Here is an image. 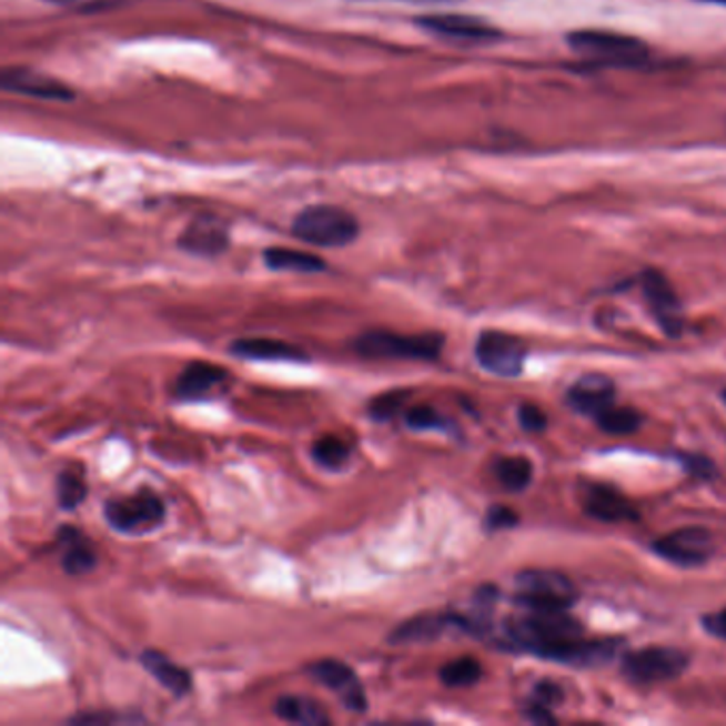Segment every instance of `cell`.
<instances>
[{
    "label": "cell",
    "instance_id": "obj_21",
    "mask_svg": "<svg viewBox=\"0 0 726 726\" xmlns=\"http://www.w3.org/2000/svg\"><path fill=\"white\" fill-rule=\"evenodd\" d=\"M445 626H452L450 614H428L417 616L414 621L401 624L394 633H390V644H415V642H431L442 635Z\"/></svg>",
    "mask_w": 726,
    "mask_h": 726
},
{
    "label": "cell",
    "instance_id": "obj_35",
    "mask_svg": "<svg viewBox=\"0 0 726 726\" xmlns=\"http://www.w3.org/2000/svg\"><path fill=\"white\" fill-rule=\"evenodd\" d=\"M703 626H705V631H709L714 637L726 639V609L718 612V614H712V616H705V618H703Z\"/></svg>",
    "mask_w": 726,
    "mask_h": 726
},
{
    "label": "cell",
    "instance_id": "obj_19",
    "mask_svg": "<svg viewBox=\"0 0 726 726\" xmlns=\"http://www.w3.org/2000/svg\"><path fill=\"white\" fill-rule=\"evenodd\" d=\"M141 665L145 667L148 674L158 679L160 686H164L175 697H183V695L190 693L192 675H190V672L182 669L180 665H175L169 656L160 654L157 649H145L141 654Z\"/></svg>",
    "mask_w": 726,
    "mask_h": 726
},
{
    "label": "cell",
    "instance_id": "obj_7",
    "mask_svg": "<svg viewBox=\"0 0 726 726\" xmlns=\"http://www.w3.org/2000/svg\"><path fill=\"white\" fill-rule=\"evenodd\" d=\"M688 656L675 648H646L626 654L623 672L628 679L639 684L665 682L684 674Z\"/></svg>",
    "mask_w": 726,
    "mask_h": 726
},
{
    "label": "cell",
    "instance_id": "obj_37",
    "mask_svg": "<svg viewBox=\"0 0 726 726\" xmlns=\"http://www.w3.org/2000/svg\"><path fill=\"white\" fill-rule=\"evenodd\" d=\"M705 2H716V4H726V0H705Z\"/></svg>",
    "mask_w": 726,
    "mask_h": 726
},
{
    "label": "cell",
    "instance_id": "obj_4",
    "mask_svg": "<svg viewBox=\"0 0 726 726\" xmlns=\"http://www.w3.org/2000/svg\"><path fill=\"white\" fill-rule=\"evenodd\" d=\"M440 333L399 335L390 331H369L354 341L356 354L364 359H399V361H437L442 354Z\"/></svg>",
    "mask_w": 726,
    "mask_h": 726
},
{
    "label": "cell",
    "instance_id": "obj_22",
    "mask_svg": "<svg viewBox=\"0 0 726 726\" xmlns=\"http://www.w3.org/2000/svg\"><path fill=\"white\" fill-rule=\"evenodd\" d=\"M58 537H60V542L69 545L62 556V569L67 571L69 575H83L97 567L99 561H97L94 549L83 542V537L75 528H62Z\"/></svg>",
    "mask_w": 726,
    "mask_h": 726
},
{
    "label": "cell",
    "instance_id": "obj_24",
    "mask_svg": "<svg viewBox=\"0 0 726 726\" xmlns=\"http://www.w3.org/2000/svg\"><path fill=\"white\" fill-rule=\"evenodd\" d=\"M352 450L350 445L335 435H324L312 445V458L322 468L341 471L350 463Z\"/></svg>",
    "mask_w": 726,
    "mask_h": 726
},
{
    "label": "cell",
    "instance_id": "obj_10",
    "mask_svg": "<svg viewBox=\"0 0 726 726\" xmlns=\"http://www.w3.org/2000/svg\"><path fill=\"white\" fill-rule=\"evenodd\" d=\"M475 359L494 375L516 377L524 366V347L520 339L507 333L486 331L475 343Z\"/></svg>",
    "mask_w": 726,
    "mask_h": 726
},
{
    "label": "cell",
    "instance_id": "obj_3",
    "mask_svg": "<svg viewBox=\"0 0 726 726\" xmlns=\"http://www.w3.org/2000/svg\"><path fill=\"white\" fill-rule=\"evenodd\" d=\"M292 233L296 239L315 245V248H343L350 245L359 233V220L335 205H313L303 209L294 222Z\"/></svg>",
    "mask_w": 726,
    "mask_h": 726
},
{
    "label": "cell",
    "instance_id": "obj_36",
    "mask_svg": "<svg viewBox=\"0 0 726 726\" xmlns=\"http://www.w3.org/2000/svg\"><path fill=\"white\" fill-rule=\"evenodd\" d=\"M412 4H445V2H456V0H403Z\"/></svg>",
    "mask_w": 726,
    "mask_h": 726
},
{
    "label": "cell",
    "instance_id": "obj_30",
    "mask_svg": "<svg viewBox=\"0 0 726 726\" xmlns=\"http://www.w3.org/2000/svg\"><path fill=\"white\" fill-rule=\"evenodd\" d=\"M405 424L414 431H447L450 420L431 405H415L405 414Z\"/></svg>",
    "mask_w": 726,
    "mask_h": 726
},
{
    "label": "cell",
    "instance_id": "obj_13",
    "mask_svg": "<svg viewBox=\"0 0 726 726\" xmlns=\"http://www.w3.org/2000/svg\"><path fill=\"white\" fill-rule=\"evenodd\" d=\"M231 380V373L224 366L213 363H190L175 382V396L182 401H208L224 389Z\"/></svg>",
    "mask_w": 726,
    "mask_h": 726
},
{
    "label": "cell",
    "instance_id": "obj_17",
    "mask_svg": "<svg viewBox=\"0 0 726 726\" xmlns=\"http://www.w3.org/2000/svg\"><path fill=\"white\" fill-rule=\"evenodd\" d=\"M616 389L614 382L605 375H584L569 390V405L579 414H591L597 417L605 407L614 403Z\"/></svg>",
    "mask_w": 726,
    "mask_h": 726
},
{
    "label": "cell",
    "instance_id": "obj_32",
    "mask_svg": "<svg viewBox=\"0 0 726 726\" xmlns=\"http://www.w3.org/2000/svg\"><path fill=\"white\" fill-rule=\"evenodd\" d=\"M679 461H682V465L688 473H693L695 477H700V480H712L716 475V467L712 465V461L705 458V456H699V454H684Z\"/></svg>",
    "mask_w": 726,
    "mask_h": 726
},
{
    "label": "cell",
    "instance_id": "obj_34",
    "mask_svg": "<svg viewBox=\"0 0 726 726\" xmlns=\"http://www.w3.org/2000/svg\"><path fill=\"white\" fill-rule=\"evenodd\" d=\"M561 699H563L561 688L554 686V684H549V682H544V684H540L535 688V703H540L544 707H549V705H554V703H558Z\"/></svg>",
    "mask_w": 726,
    "mask_h": 726
},
{
    "label": "cell",
    "instance_id": "obj_18",
    "mask_svg": "<svg viewBox=\"0 0 726 726\" xmlns=\"http://www.w3.org/2000/svg\"><path fill=\"white\" fill-rule=\"evenodd\" d=\"M231 354L248 361H290V363H305L310 356L285 341L278 339H236L231 343Z\"/></svg>",
    "mask_w": 726,
    "mask_h": 726
},
{
    "label": "cell",
    "instance_id": "obj_23",
    "mask_svg": "<svg viewBox=\"0 0 726 726\" xmlns=\"http://www.w3.org/2000/svg\"><path fill=\"white\" fill-rule=\"evenodd\" d=\"M264 262L273 271H292V273H320L326 269V262L307 252L288 250V248H269L264 250Z\"/></svg>",
    "mask_w": 726,
    "mask_h": 726
},
{
    "label": "cell",
    "instance_id": "obj_25",
    "mask_svg": "<svg viewBox=\"0 0 726 726\" xmlns=\"http://www.w3.org/2000/svg\"><path fill=\"white\" fill-rule=\"evenodd\" d=\"M494 475L507 491H524L533 480V465L524 456L501 458L494 465Z\"/></svg>",
    "mask_w": 726,
    "mask_h": 726
},
{
    "label": "cell",
    "instance_id": "obj_12",
    "mask_svg": "<svg viewBox=\"0 0 726 726\" xmlns=\"http://www.w3.org/2000/svg\"><path fill=\"white\" fill-rule=\"evenodd\" d=\"M0 83L7 92H18L32 99L43 101H71L73 90L58 79L48 78L39 71L24 69V67H9L2 71Z\"/></svg>",
    "mask_w": 726,
    "mask_h": 726
},
{
    "label": "cell",
    "instance_id": "obj_9",
    "mask_svg": "<svg viewBox=\"0 0 726 726\" xmlns=\"http://www.w3.org/2000/svg\"><path fill=\"white\" fill-rule=\"evenodd\" d=\"M307 674L320 686L333 690L350 712H366V695L359 675L352 667L335 658H322L307 667Z\"/></svg>",
    "mask_w": 726,
    "mask_h": 726
},
{
    "label": "cell",
    "instance_id": "obj_5",
    "mask_svg": "<svg viewBox=\"0 0 726 726\" xmlns=\"http://www.w3.org/2000/svg\"><path fill=\"white\" fill-rule=\"evenodd\" d=\"M516 588V603L531 612H567L577 598L569 577L556 571L520 573Z\"/></svg>",
    "mask_w": 726,
    "mask_h": 726
},
{
    "label": "cell",
    "instance_id": "obj_27",
    "mask_svg": "<svg viewBox=\"0 0 726 726\" xmlns=\"http://www.w3.org/2000/svg\"><path fill=\"white\" fill-rule=\"evenodd\" d=\"M440 677H442L443 684L450 688L471 686L482 677V665L471 656H463V658H456V661L443 665Z\"/></svg>",
    "mask_w": 726,
    "mask_h": 726
},
{
    "label": "cell",
    "instance_id": "obj_1",
    "mask_svg": "<svg viewBox=\"0 0 726 726\" xmlns=\"http://www.w3.org/2000/svg\"><path fill=\"white\" fill-rule=\"evenodd\" d=\"M582 626L565 612H531L505 624V648L544 656L545 649L582 637Z\"/></svg>",
    "mask_w": 726,
    "mask_h": 726
},
{
    "label": "cell",
    "instance_id": "obj_31",
    "mask_svg": "<svg viewBox=\"0 0 726 726\" xmlns=\"http://www.w3.org/2000/svg\"><path fill=\"white\" fill-rule=\"evenodd\" d=\"M518 417L522 428L531 431V433H542L547 426V417L537 405H522Z\"/></svg>",
    "mask_w": 726,
    "mask_h": 726
},
{
    "label": "cell",
    "instance_id": "obj_15",
    "mask_svg": "<svg viewBox=\"0 0 726 726\" xmlns=\"http://www.w3.org/2000/svg\"><path fill=\"white\" fill-rule=\"evenodd\" d=\"M229 231L222 220L213 215H201L185 226L180 236V248L194 256L213 259L229 248Z\"/></svg>",
    "mask_w": 726,
    "mask_h": 726
},
{
    "label": "cell",
    "instance_id": "obj_6",
    "mask_svg": "<svg viewBox=\"0 0 726 726\" xmlns=\"http://www.w3.org/2000/svg\"><path fill=\"white\" fill-rule=\"evenodd\" d=\"M164 503L152 491H139L122 498H111L104 505V520L113 531L124 535L152 533L164 522Z\"/></svg>",
    "mask_w": 726,
    "mask_h": 726
},
{
    "label": "cell",
    "instance_id": "obj_8",
    "mask_svg": "<svg viewBox=\"0 0 726 726\" xmlns=\"http://www.w3.org/2000/svg\"><path fill=\"white\" fill-rule=\"evenodd\" d=\"M415 24L440 39L454 43H493L496 39H501V32L493 24L484 22L482 18L463 16V13L420 16L415 18Z\"/></svg>",
    "mask_w": 726,
    "mask_h": 726
},
{
    "label": "cell",
    "instance_id": "obj_38",
    "mask_svg": "<svg viewBox=\"0 0 726 726\" xmlns=\"http://www.w3.org/2000/svg\"><path fill=\"white\" fill-rule=\"evenodd\" d=\"M725 401H726V390H725Z\"/></svg>",
    "mask_w": 726,
    "mask_h": 726
},
{
    "label": "cell",
    "instance_id": "obj_28",
    "mask_svg": "<svg viewBox=\"0 0 726 726\" xmlns=\"http://www.w3.org/2000/svg\"><path fill=\"white\" fill-rule=\"evenodd\" d=\"M88 494V488H85V482L83 477L75 473V471H62L58 475V482H56V496H58V505L62 510H75L79 503L85 498Z\"/></svg>",
    "mask_w": 726,
    "mask_h": 726
},
{
    "label": "cell",
    "instance_id": "obj_26",
    "mask_svg": "<svg viewBox=\"0 0 726 726\" xmlns=\"http://www.w3.org/2000/svg\"><path fill=\"white\" fill-rule=\"evenodd\" d=\"M598 426L609 435H631L639 428L642 415L633 407H616L614 403L597 415Z\"/></svg>",
    "mask_w": 726,
    "mask_h": 726
},
{
    "label": "cell",
    "instance_id": "obj_33",
    "mask_svg": "<svg viewBox=\"0 0 726 726\" xmlns=\"http://www.w3.org/2000/svg\"><path fill=\"white\" fill-rule=\"evenodd\" d=\"M518 524V514L510 507H503V505H494L486 516V526L491 531H498V528H512Z\"/></svg>",
    "mask_w": 726,
    "mask_h": 726
},
{
    "label": "cell",
    "instance_id": "obj_16",
    "mask_svg": "<svg viewBox=\"0 0 726 726\" xmlns=\"http://www.w3.org/2000/svg\"><path fill=\"white\" fill-rule=\"evenodd\" d=\"M584 510H586V514L591 518L598 520V522H609V524L639 520V512L635 510V505L624 494L609 488V486H601V484L586 488Z\"/></svg>",
    "mask_w": 726,
    "mask_h": 726
},
{
    "label": "cell",
    "instance_id": "obj_2",
    "mask_svg": "<svg viewBox=\"0 0 726 726\" xmlns=\"http://www.w3.org/2000/svg\"><path fill=\"white\" fill-rule=\"evenodd\" d=\"M571 50L598 64L639 67L649 58L648 46L635 37L614 30H575L567 34Z\"/></svg>",
    "mask_w": 726,
    "mask_h": 726
},
{
    "label": "cell",
    "instance_id": "obj_29",
    "mask_svg": "<svg viewBox=\"0 0 726 726\" xmlns=\"http://www.w3.org/2000/svg\"><path fill=\"white\" fill-rule=\"evenodd\" d=\"M412 396L410 390H390L380 396H375L369 403V415L377 422H386L392 415L399 414L401 407L405 405V401Z\"/></svg>",
    "mask_w": 726,
    "mask_h": 726
},
{
    "label": "cell",
    "instance_id": "obj_14",
    "mask_svg": "<svg viewBox=\"0 0 726 726\" xmlns=\"http://www.w3.org/2000/svg\"><path fill=\"white\" fill-rule=\"evenodd\" d=\"M642 288L663 331L669 337H677L682 333V312L672 284L665 280L663 273L646 271L642 275Z\"/></svg>",
    "mask_w": 726,
    "mask_h": 726
},
{
    "label": "cell",
    "instance_id": "obj_20",
    "mask_svg": "<svg viewBox=\"0 0 726 726\" xmlns=\"http://www.w3.org/2000/svg\"><path fill=\"white\" fill-rule=\"evenodd\" d=\"M273 712L285 723L294 725L322 726L331 723L326 709L317 700L301 695L280 697L273 705Z\"/></svg>",
    "mask_w": 726,
    "mask_h": 726
},
{
    "label": "cell",
    "instance_id": "obj_11",
    "mask_svg": "<svg viewBox=\"0 0 726 726\" xmlns=\"http://www.w3.org/2000/svg\"><path fill=\"white\" fill-rule=\"evenodd\" d=\"M654 552L679 567L703 565L712 554V535L705 528H679L658 540Z\"/></svg>",
    "mask_w": 726,
    "mask_h": 726
}]
</instances>
